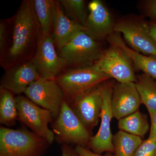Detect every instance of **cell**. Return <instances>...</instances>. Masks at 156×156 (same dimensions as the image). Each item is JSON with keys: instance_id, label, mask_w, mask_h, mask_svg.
I'll return each instance as SVG.
<instances>
[{"instance_id": "20", "label": "cell", "mask_w": 156, "mask_h": 156, "mask_svg": "<svg viewBox=\"0 0 156 156\" xmlns=\"http://www.w3.org/2000/svg\"><path fill=\"white\" fill-rule=\"evenodd\" d=\"M118 127L121 131L142 138L149 130V124L147 116L137 111L119 120Z\"/></svg>"}, {"instance_id": "17", "label": "cell", "mask_w": 156, "mask_h": 156, "mask_svg": "<svg viewBox=\"0 0 156 156\" xmlns=\"http://www.w3.org/2000/svg\"><path fill=\"white\" fill-rule=\"evenodd\" d=\"M109 44L119 48L129 57L133 65L156 81V58L136 52L125 44L119 33L114 32L107 39Z\"/></svg>"}, {"instance_id": "8", "label": "cell", "mask_w": 156, "mask_h": 156, "mask_svg": "<svg viewBox=\"0 0 156 156\" xmlns=\"http://www.w3.org/2000/svg\"><path fill=\"white\" fill-rule=\"evenodd\" d=\"M93 65L101 73L114 78L118 83H134L137 78L131 59L119 48L112 44Z\"/></svg>"}, {"instance_id": "28", "label": "cell", "mask_w": 156, "mask_h": 156, "mask_svg": "<svg viewBox=\"0 0 156 156\" xmlns=\"http://www.w3.org/2000/svg\"><path fill=\"white\" fill-rule=\"evenodd\" d=\"M75 151L78 156H111L108 154L101 155L99 154L95 153L84 147L80 145H77L76 147Z\"/></svg>"}, {"instance_id": "7", "label": "cell", "mask_w": 156, "mask_h": 156, "mask_svg": "<svg viewBox=\"0 0 156 156\" xmlns=\"http://www.w3.org/2000/svg\"><path fill=\"white\" fill-rule=\"evenodd\" d=\"M16 99L18 119L51 144L54 139V133L49 128L53 118L51 113L37 105L26 96L18 95Z\"/></svg>"}, {"instance_id": "21", "label": "cell", "mask_w": 156, "mask_h": 156, "mask_svg": "<svg viewBox=\"0 0 156 156\" xmlns=\"http://www.w3.org/2000/svg\"><path fill=\"white\" fill-rule=\"evenodd\" d=\"M142 141L139 136L119 130L113 136L115 156H133Z\"/></svg>"}, {"instance_id": "27", "label": "cell", "mask_w": 156, "mask_h": 156, "mask_svg": "<svg viewBox=\"0 0 156 156\" xmlns=\"http://www.w3.org/2000/svg\"><path fill=\"white\" fill-rule=\"evenodd\" d=\"M151 117V126L149 140L156 141V111L150 115Z\"/></svg>"}, {"instance_id": "14", "label": "cell", "mask_w": 156, "mask_h": 156, "mask_svg": "<svg viewBox=\"0 0 156 156\" xmlns=\"http://www.w3.org/2000/svg\"><path fill=\"white\" fill-rule=\"evenodd\" d=\"M141 104L134 83H118L114 86L112 98L113 118L118 120L137 111Z\"/></svg>"}, {"instance_id": "29", "label": "cell", "mask_w": 156, "mask_h": 156, "mask_svg": "<svg viewBox=\"0 0 156 156\" xmlns=\"http://www.w3.org/2000/svg\"><path fill=\"white\" fill-rule=\"evenodd\" d=\"M61 156H78L76 151H74L67 144H63L62 147Z\"/></svg>"}, {"instance_id": "13", "label": "cell", "mask_w": 156, "mask_h": 156, "mask_svg": "<svg viewBox=\"0 0 156 156\" xmlns=\"http://www.w3.org/2000/svg\"><path fill=\"white\" fill-rule=\"evenodd\" d=\"M85 33L96 41L108 38L114 32L115 22L106 6L100 0H93L89 3Z\"/></svg>"}, {"instance_id": "12", "label": "cell", "mask_w": 156, "mask_h": 156, "mask_svg": "<svg viewBox=\"0 0 156 156\" xmlns=\"http://www.w3.org/2000/svg\"><path fill=\"white\" fill-rule=\"evenodd\" d=\"M99 85L82 93L70 105L89 130L97 126L100 118L102 98Z\"/></svg>"}, {"instance_id": "11", "label": "cell", "mask_w": 156, "mask_h": 156, "mask_svg": "<svg viewBox=\"0 0 156 156\" xmlns=\"http://www.w3.org/2000/svg\"><path fill=\"white\" fill-rule=\"evenodd\" d=\"M40 77L55 80L67 66L64 58L56 53L51 35H41L36 53L32 61Z\"/></svg>"}, {"instance_id": "10", "label": "cell", "mask_w": 156, "mask_h": 156, "mask_svg": "<svg viewBox=\"0 0 156 156\" xmlns=\"http://www.w3.org/2000/svg\"><path fill=\"white\" fill-rule=\"evenodd\" d=\"M24 94L34 103L49 111L55 119L65 100L63 91L55 80L40 78L27 89Z\"/></svg>"}, {"instance_id": "3", "label": "cell", "mask_w": 156, "mask_h": 156, "mask_svg": "<svg viewBox=\"0 0 156 156\" xmlns=\"http://www.w3.org/2000/svg\"><path fill=\"white\" fill-rule=\"evenodd\" d=\"M38 23L34 1H23L14 21L12 45L9 52L12 59L21 56L29 48L36 34Z\"/></svg>"}, {"instance_id": "5", "label": "cell", "mask_w": 156, "mask_h": 156, "mask_svg": "<svg viewBox=\"0 0 156 156\" xmlns=\"http://www.w3.org/2000/svg\"><path fill=\"white\" fill-rule=\"evenodd\" d=\"M104 50L98 42L84 31L80 32L60 50L59 56L67 65L75 68L91 66L100 58Z\"/></svg>"}, {"instance_id": "24", "label": "cell", "mask_w": 156, "mask_h": 156, "mask_svg": "<svg viewBox=\"0 0 156 156\" xmlns=\"http://www.w3.org/2000/svg\"><path fill=\"white\" fill-rule=\"evenodd\" d=\"M133 156H156V141L144 140Z\"/></svg>"}, {"instance_id": "15", "label": "cell", "mask_w": 156, "mask_h": 156, "mask_svg": "<svg viewBox=\"0 0 156 156\" xmlns=\"http://www.w3.org/2000/svg\"><path fill=\"white\" fill-rule=\"evenodd\" d=\"M40 78L36 68L30 62L7 71L1 80L0 88L19 95L24 93L30 85Z\"/></svg>"}, {"instance_id": "19", "label": "cell", "mask_w": 156, "mask_h": 156, "mask_svg": "<svg viewBox=\"0 0 156 156\" xmlns=\"http://www.w3.org/2000/svg\"><path fill=\"white\" fill-rule=\"evenodd\" d=\"M34 8L41 27V35H51L53 28L55 1L34 0Z\"/></svg>"}, {"instance_id": "1", "label": "cell", "mask_w": 156, "mask_h": 156, "mask_svg": "<svg viewBox=\"0 0 156 156\" xmlns=\"http://www.w3.org/2000/svg\"><path fill=\"white\" fill-rule=\"evenodd\" d=\"M48 144L27 129L0 128V156H39Z\"/></svg>"}, {"instance_id": "22", "label": "cell", "mask_w": 156, "mask_h": 156, "mask_svg": "<svg viewBox=\"0 0 156 156\" xmlns=\"http://www.w3.org/2000/svg\"><path fill=\"white\" fill-rule=\"evenodd\" d=\"M14 95L0 88V122L8 127L14 125L18 119L17 102Z\"/></svg>"}, {"instance_id": "2", "label": "cell", "mask_w": 156, "mask_h": 156, "mask_svg": "<svg viewBox=\"0 0 156 156\" xmlns=\"http://www.w3.org/2000/svg\"><path fill=\"white\" fill-rule=\"evenodd\" d=\"M110 78L92 65L68 70L58 75L55 80L63 91L65 100L70 105L82 93Z\"/></svg>"}, {"instance_id": "9", "label": "cell", "mask_w": 156, "mask_h": 156, "mask_svg": "<svg viewBox=\"0 0 156 156\" xmlns=\"http://www.w3.org/2000/svg\"><path fill=\"white\" fill-rule=\"evenodd\" d=\"M108 80L99 85L102 98L101 125L97 134L91 137L88 144L92 151L99 154L104 152L114 153L113 135L111 129V122L113 118L111 102L114 87Z\"/></svg>"}, {"instance_id": "23", "label": "cell", "mask_w": 156, "mask_h": 156, "mask_svg": "<svg viewBox=\"0 0 156 156\" xmlns=\"http://www.w3.org/2000/svg\"><path fill=\"white\" fill-rule=\"evenodd\" d=\"M66 14L72 20L85 26L87 18L85 2L83 0H59Z\"/></svg>"}, {"instance_id": "30", "label": "cell", "mask_w": 156, "mask_h": 156, "mask_svg": "<svg viewBox=\"0 0 156 156\" xmlns=\"http://www.w3.org/2000/svg\"><path fill=\"white\" fill-rule=\"evenodd\" d=\"M148 25L150 35L156 43V22H148Z\"/></svg>"}, {"instance_id": "26", "label": "cell", "mask_w": 156, "mask_h": 156, "mask_svg": "<svg viewBox=\"0 0 156 156\" xmlns=\"http://www.w3.org/2000/svg\"><path fill=\"white\" fill-rule=\"evenodd\" d=\"M6 30L4 23H0V53L1 57H3L5 53L6 42Z\"/></svg>"}, {"instance_id": "25", "label": "cell", "mask_w": 156, "mask_h": 156, "mask_svg": "<svg viewBox=\"0 0 156 156\" xmlns=\"http://www.w3.org/2000/svg\"><path fill=\"white\" fill-rule=\"evenodd\" d=\"M144 10L147 16L151 21L156 22V0H149L145 2Z\"/></svg>"}, {"instance_id": "4", "label": "cell", "mask_w": 156, "mask_h": 156, "mask_svg": "<svg viewBox=\"0 0 156 156\" xmlns=\"http://www.w3.org/2000/svg\"><path fill=\"white\" fill-rule=\"evenodd\" d=\"M114 32L123 34L132 50L156 58V43L149 33L148 22L141 16H128L115 22Z\"/></svg>"}, {"instance_id": "18", "label": "cell", "mask_w": 156, "mask_h": 156, "mask_svg": "<svg viewBox=\"0 0 156 156\" xmlns=\"http://www.w3.org/2000/svg\"><path fill=\"white\" fill-rule=\"evenodd\" d=\"M141 103L147 108L150 115L156 111V81L150 76L142 74L135 83Z\"/></svg>"}, {"instance_id": "6", "label": "cell", "mask_w": 156, "mask_h": 156, "mask_svg": "<svg viewBox=\"0 0 156 156\" xmlns=\"http://www.w3.org/2000/svg\"><path fill=\"white\" fill-rule=\"evenodd\" d=\"M56 119L52 128L58 141L63 144H75L83 147L89 144L92 137L89 130L65 100Z\"/></svg>"}, {"instance_id": "16", "label": "cell", "mask_w": 156, "mask_h": 156, "mask_svg": "<svg viewBox=\"0 0 156 156\" xmlns=\"http://www.w3.org/2000/svg\"><path fill=\"white\" fill-rule=\"evenodd\" d=\"M53 33L52 38L54 44L61 50L80 32L85 31L86 27L64 15L58 1H55Z\"/></svg>"}]
</instances>
